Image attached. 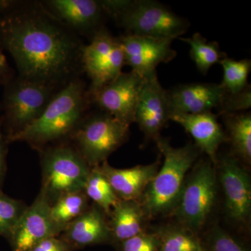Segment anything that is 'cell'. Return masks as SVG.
Returning a JSON list of instances; mask_svg holds the SVG:
<instances>
[{
    "label": "cell",
    "mask_w": 251,
    "mask_h": 251,
    "mask_svg": "<svg viewBox=\"0 0 251 251\" xmlns=\"http://www.w3.org/2000/svg\"><path fill=\"white\" fill-rule=\"evenodd\" d=\"M86 196L94 204L109 215L120 201L107 179L96 168H92L83 189Z\"/></svg>",
    "instance_id": "cell-25"
},
{
    "label": "cell",
    "mask_w": 251,
    "mask_h": 251,
    "mask_svg": "<svg viewBox=\"0 0 251 251\" xmlns=\"http://www.w3.org/2000/svg\"><path fill=\"white\" fill-rule=\"evenodd\" d=\"M219 64L224 70V77L221 84L227 93L237 95L250 87L248 82L251 69L250 59L237 61L226 57Z\"/></svg>",
    "instance_id": "cell-26"
},
{
    "label": "cell",
    "mask_w": 251,
    "mask_h": 251,
    "mask_svg": "<svg viewBox=\"0 0 251 251\" xmlns=\"http://www.w3.org/2000/svg\"><path fill=\"white\" fill-rule=\"evenodd\" d=\"M157 147L164 156L163 165L149 184L140 203L145 216L153 217L173 211L177 204L186 174L198 156L197 147L188 143L175 148L165 138L158 137Z\"/></svg>",
    "instance_id": "cell-3"
},
{
    "label": "cell",
    "mask_w": 251,
    "mask_h": 251,
    "mask_svg": "<svg viewBox=\"0 0 251 251\" xmlns=\"http://www.w3.org/2000/svg\"><path fill=\"white\" fill-rule=\"evenodd\" d=\"M14 71L10 67L0 45V85H5L14 77Z\"/></svg>",
    "instance_id": "cell-32"
},
{
    "label": "cell",
    "mask_w": 251,
    "mask_h": 251,
    "mask_svg": "<svg viewBox=\"0 0 251 251\" xmlns=\"http://www.w3.org/2000/svg\"><path fill=\"white\" fill-rule=\"evenodd\" d=\"M119 246L121 251H159V239L156 232H143Z\"/></svg>",
    "instance_id": "cell-29"
},
{
    "label": "cell",
    "mask_w": 251,
    "mask_h": 251,
    "mask_svg": "<svg viewBox=\"0 0 251 251\" xmlns=\"http://www.w3.org/2000/svg\"><path fill=\"white\" fill-rule=\"evenodd\" d=\"M41 3L71 30L90 40L104 27L105 14L99 0H47Z\"/></svg>",
    "instance_id": "cell-16"
},
{
    "label": "cell",
    "mask_w": 251,
    "mask_h": 251,
    "mask_svg": "<svg viewBox=\"0 0 251 251\" xmlns=\"http://www.w3.org/2000/svg\"><path fill=\"white\" fill-rule=\"evenodd\" d=\"M0 45L18 77L59 91L83 73L80 36L41 1H0Z\"/></svg>",
    "instance_id": "cell-1"
},
{
    "label": "cell",
    "mask_w": 251,
    "mask_h": 251,
    "mask_svg": "<svg viewBox=\"0 0 251 251\" xmlns=\"http://www.w3.org/2000/svg\"><path fill=\"white\" fill-rule=\"evenodd\" d=\"M143 77L130 71L118 77L90 96L91 103L126 125L135 122V111Z\"/></svg>",
    "instance_id": "cell-11"
},
{
    "label": "cell",
    "mask_w": 251,
    "mask_h": 251,
    "mask_svg": "<svg viewBox=\"0 0 251 251\" xmlns=\"http://www.w3.org/2000/svg\"><path fill=\"white\" fill-rule=\"evenodd\" d=\"M0 126L11 143L15 136L36 121L58 91L42 84L14 77L4 85Z\"/></svg>",
    "instance_id": "cell-6"
},
{
    "label": "cell",
    "mask_w": 251,
    "mask_h": 251,
    "mask_svg": "<svg viewBox=\"0 0 251 251\" xmlns=\"http://www.w3.org/2000/svg\"><path fill=\"white\" fill-rule=\"evenodd\" d=\"M155 232L159 239V251H204L202 240L184 227L169 226Z\"/></svg>",
    "instance_id": "cell-24"
},
{
    "label": "cell",
    "mask_w": 251,
    "mask_h": 251,
    "mask_svg": "<svg viewBox=\"0 0 251 251\" xmlns=\"http://www.w3.org/2000/svg\"><path fill=\"white\" fill-rule=\"evenodd\" d=\"M123 50L125 65L145 77L156 73L161 63H168L176 56L172 48L173 40L125 34L118 37Z\"/></svg>",
    "instance_id": "cell-12"
},
{
    "label": "cell",
    "mask_w": 251,
    "mask_h": 251,
    "mask_svg": "<svg viewBox=\"0 0 251 251\" xmlns=\"http://www.w3.org/2000/svg\"><path fill=\"white\" fill-rule=\"evenodd\" d=\"M191 47L190 55L201 74L206 75L213 66L227 57L221 51L219 44L216 41H208L200 33H195L190 38H179Z\"/></svg>",
    "instance_id": "cell-23"
},
{
    "label": "cell",
    "mask_w": 251,
    "mask_h": 251,
    "mask_svg": "<svg viewBox=\"0 0 251 251\" xmlns=\"http://www.w3.org/2000/svg\"><path fill=\"white\" fill-rule=\"evenodd\" d=\"M39 153L42 171L40 192L50 205L64 195L83 191L92 168L72 144L50 145Z\"/></svg>",
    "instance_id": "cell-5"
},
{
    "label": "cell",
    "mask_w": 251,
    "mask_h": 251,
    "mask_svg": "<svg viewBox=\"0 0 251 251\" xmlns=\"http://www.w3.org/2000/svg\"><path fill=\"white\" fill-rule=\"evenodd\" d=\"M30 251H75L74 248L59 236L46 238Z\"/></svg>",
    "instance_id": "cell-30"
},
{
    "label": "cell",
    "mask_w": 251,
    "mask_h": 251,
    "mask_svg": "<svg viewBox=\"0 0 251 251\" xmlns=\"http://www.w3.org/2000/svg\"><path fill=\"white\" fill-rule=\"evenodd\" d=\"M106 216L98 206L92 204L83 214L68 225L59 237L75 251L99 244H113Z\"/></svg>",
    "instance_id": "cell-17"
},
{
    "label": "cell",
    "mask_w": 251,
    "mask_h": 251,
    "mask_svg": "<svg viewBox=\"0 0 251 251\" xmlns=\"http://www.w3.org/2000/svg\"><path fill=\"white\" fill-rule=\"evenodd\" d=\"M87 90L81 77L73 80L56 92L41 116L11 143L25 142L40 151L46 147L71 141L92 105Z\"/></svg>",
    "instance_id": "cell-2"
},
{
    "label": "cell",
    "mask_w": 251,
    "mask_h": 251,
    "mask_svg": "<svg viewBox=\"0 0 251 251\" xmlns=\"http://www.w3.org/2000/svg\"><path fill=\"white\" fill-rule=\"evenodd\" d=\"M234 152L247 163L251 160V112L223 115Z\"/></svg>",
    "instance_id": "cell-21"
},
{
    "label": "cell",
    "mask_w": 251,
    "mask_h": 251,
    "mask_svg": "<svg viewBox=\"0 0 251 251\" xmlns=\"http://www.w3.org/2000/svg\"><path fill=\"white\" fill-rule=\"evenodd\" d=\"M161 166V160L151 164L119 169L108 161L94 168L98 170L120 200L140 201L149 184L156 176Z\"/></svg>",
    "instance_id": "cell-18"
},
{
    "label": "cell",
    "mask_w": 251,
    "mask_h": 251,
    "mask_svg": "<svg viewBox=\"0 0 251 251\" xmlns=\"http://www.w3.org/2000/svg\"><path fill=\"white\" fill-rule=\"evenodd\" d=\"M167 93L171 116L211 112L213 109L220 115L234 112V95L227 93L221 83L183 84L167 90Z\"/></svg>",
    "instance_id": "cell-10"
},
{
    "label": "cell",
    "mask_w": 251,
    "mask_h": 251,
    "mask_svg": "<svg viewBox=\"0 0 251 251\" xmlns=\"http://www.w3.org/2000/svg\"><path fill=\"white\" fill-rule=\"evenodd\" d=\"M25 203L0 192V236L9 240L13 231L27 209Z\"/></svg>",
    "instance_id": "cell-27"
},
{
    "label": "cell",
    "mask_w": 251,
    "mask_h": 251,
    "mask_svg": "<svg viewBox=\"0 0 251 251\" xmlns=\"http://www.w3.org/2000/svg\"><path fill=\"white\" fill-rule=\"evenodd\" d=\"M1 111V105L0 104V112Z\"/></svg>",
    "instance_id": "cell-33"
},
{
    "label": "cell",
    "mask_w": 251,
    "mask_h": 251,
    "mask_svg": "<svg viewBox=\"0 0 251 251\" xmlns=\"http://www.w3.org/2000/svg\"><path fill=\"white\" fill-rule=\"evenodd\" d=\"M90 206V200L83 191L69 193L51 204L50 214L54 224L62 232L68 225L83 214Z\"/></svg>",
    "instance_id": "cell-22"
},
{
    "label": "cell",
    "mask_w": 251,
    "mask_h": 251,
    "mask_svg": "<svg viewBox=\"0 0 251 251\" xmlns=\"http://www.w3.org/2000/svg\"><path fill=\"white\" fill-rule=\"evenodd\" d=\"M9 144V141L3 133L0 126V192L2 191L3 184L6 173V156Z\"/></svg>",
    "instance_id": "cell-31"
},
{
    "label": "cell",
    "mask_w": 251,
    "mask_h": 251,
    "mask_svg": "<svg viewBox=\"0 0 251 251\" xmlns=\"http://www.w3.org/2000/svg\"><path fill=\"white\" fill-rule=\"evenodd\" d=\"M135 111V122L148 139L156 140L171 116L167 90L156 73L144 77Z\"/></svg>",
    "instance_id": "cell-15"
},
{
    "label": "cell",
    "mask_w": 251,
    "mask_h": 251,
    "mask_svg": "<svg viewBox=\"0 0 251 251\" xmlns=\"http://www.w3.org/2000/svg\"><path fill=\"white\" fill-rule=\"evenodd\" d=\"M101 5L128 34L175 40L190 27L186 18L153 0H102Z\"/></svg>",
    "instance_id": "cell-4"
},
{
    "label": "cell",
    "mask_w": 251,
    "mask_h": 251,
    "mask_svg": "<svg viewBox=\"0 0 251 251\" xmlns=\"http://www.w3.org/2000/svg\"><path fill=\"white\" fill-rule=\"evenodd\" d=\"M220 181L227 215L234 222L245 224L251 215L250 177L235 156L226 154L219 163Z\"/></svg>",
    "instance_id": "cell-13"
},
{
    "label": "cell",
    "mask_w": 251,
    "mask_h": 251,
    "mask_svg": "<svg viewBox=\"0 0 251 251\" xmlns=\"http://www.w3.org/2000/svg\"><path fill=\"white\" fill-rule=\"evenodd\" d=\"M50 214V204L39 192L31 205L27 206L13 231L9 242L12 251H30L41 241L60 235Z\"/></svg>",
    "instance_id": "cell-14"
},
{
    "label": "cell",
    "mask_w": 251,
    "mask_h": 251,
    "mask_svg": "<svg viewBox=\"0 0 251 251\" xmlns=\"http://www.w3.org/2000/svg\"><path fill=\"white\" fill-rule=\"evenodd\" d=\"M170 120L181 125L195 140L200 151L205 153L214 164L220 145L227 140L217 117L212 112L198 114H175Z\"/></svg>",
    "instance_id": "cell-19"
},
{
    "label": "cell",
    "mask_w": 251,
    "mask_h": 251,
    "mask_svg": "<svg viewBox=\"0 0 251 251\" xmlns=\"http://www.w3.org/2000/svg\"><path fill=\"white\" fill-rule=\"evenodd\" d=\"M214 163L202 161L186 178L173 214L182 227L195 232L206 222L214 206L217 181Z\"/></svg>",
    "instance_id": "cell-8"
},
{
    "label": "cell",
    "mask_w": 251,
    "mask_h": 251,
    "mask_svg": "<svg viewBox=\"0 0 251 251\" xmlns=\"http://www.w3.org/2000/svg\"><path fill=\"white\" fill-rule=\"evenodd\" d=\"M204 251H249L243 244L223 229L215 228L202 242Z\"/></svg>",
    "instance_id": "cell-28"
},
{
    "label": "cell",
    "mask_w": 251,
    "mask_h": 251,
    "mask_svg": "<svg viewBox=\"0 0 251 251\" xmlns=\"http://www.w3.org/2000/svg\"><path fill=\"white\" fill-rule=\"evenodd\" d=\"M83 72L90 78L88 94L115 80L125 65L123 50L118 37L103 27L84 46L82 53Z\"/></svg>",
    "instance_id": "cell-9"
},
{
    "label": "cell",
    "mask_w": 251,
    "mask_h": 251,
    "mask_svg": "<svg viewBox=\"0 0 251 251\" xmlns=\"http://www.w3.org/2000/svg\"><path fill=\"white\" fill-rule=\"evenodd\" d=\"M129 126L99 110L86 115L71 141L92 168L107 161L109 156L126 143Z\"/></svg>",
    "instance_id": "cell-7"
},
{
    "label": "cell",
    "mask_w": 251,
    "mask_h": 251,
    "mask_svg": "<svg viewBox=\"0 0 251 251\" xmlns=\"http://www.w3.org/2000/svg\"><path fill=\"white\" fill-rule=\"evenodd\" d=\"M108 216L113 244L119 245L144 232L142 227L145 215L139 201L120 200Z\"/></svg>",
    "instance_id": "cell-20"
}]
</instances>
